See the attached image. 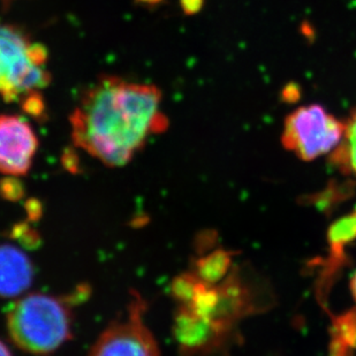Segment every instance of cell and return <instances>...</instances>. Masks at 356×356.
Here are the masks:
<instances>
[{
	"mask_svg": "<svg viewBox=\"0 0 356 356\" xmlns=\"http://www.w3.org/2000/svg\"><path fill=\"white\" fill-rule=\"evenodd\" d=\"M154 84L104 76L81 96L70 117L72 138L110 168L128 164L152 135L168 127Z\"/></svg>",
	"mask_w": 356,
	"mask_h": 356,
	"instance_id": "cell-1",
	"label": "cell"
},
{
	"mask_svg": "<svg viewBox=\"0 0 356 356\" xmlns=\"http://www.w3.org/2000/svg\"><path fill=\"white\" fill-rule=\"evenodd\" d=\"M70 302L47 294H29L7 315V331L15 346L28 353L47 355L72 338Z\"/></svg>",
	"mask_w": 356,
	"mask_h": 356,
	"instance_id": "cell-2",
	"label": "cell"
},
{
	"mask_svg": "<svg viewBox=\"0 0 356 356\" xmlns=\"http://www.w3.org/2000/svg\"><path fill=\"white\" fill-rule=\"evenodd\" d=\"M47 51L20 28L0 21V97L24 102L50 84Z\"/></svg>",
	"mask_w": 356,
	"mask_h": 356,
	"instance_id": "cell-3",
	"label": "cell"
},
{
	"mask_svg": "<svg viewBox=\"0 0 356 356\" xmlns=\"http://www.w3.org/2000/svg\"><path fill=\"white\" fill-rule=\"evenodd\" d=\"M345 124L321 105L299 108L286 118L282 145L302 161L332 152L343 140Z\"/></svg>",
	"mask_w": 356,
	"mask_h": 356,
	"instance_id": "cell-4",
	"label": "cell"
},
{
	"mask_svg": "<svg viewBox=\"0 0 356 356\" xmlns=\"http://www.w3.org/2000/svg\"><path fill=\"white\" fill-rule=\"evenodd\" d=\"M145 303L135 294L126 318L108 326L88 356H161L155 337L143 322Z\"/></svg>",
	"mask_w": 356,
	"mask_h": 356,
	"instance_id": "cell-5",
	"label": "cell"
},
{
	"mask_svg": "<svg viewBox=\"0 0 356 356\" xmlns=\"http://www.w3.org/2000/svg\"><path fill=\"white\" fill-rule=\"evenodd\" d=\"M38 149V134L26 119L0 115V173L27 175Z\"/></svg>",
	"mask_w": 356,
	"mask_h": 356,
	"instance_id": "cell-6",
	"label": "cell"
},
{
	"mask_svg": "<svg viewBox=\"0 0 356 356\" xmlns=\"http://www.w3.org/2000/svg\"><path fill=\"white\" fill-rule=\"evenodd\" d=\"M34 270L31 259L13 245H0V296L14 298L31 287Z\"/></svg>",
	"mask_w": 356,
	"mask_h": 356,
	"instance_id": "cell-7",
	"label": "cell"
},
{
	"mask_svg": "<svg viewBox=\"0 0 356 356\" xmlns=\"http://www.w3.org/2000/svg\"><path fill=\"white\" fill-rule=\"evenodd\" d=\"M330 161L345 175H356V110L345 124L343 140Z\"/></svg>",
	"mask_w": 356,
	"mask_h": 356,
	"instance_id": "cell-8",
	"label": "cell"
},
{
	"mask_svg": "<svg viewBox=\"0 0 356 356\" xmlns=\"http://www.w3.org/2000/svg\"><path fill=\"white\" fill-rule=\"evenodd\" d=\"M231 266L229 252H216L198 262V278L207 284H215L225 277Z\"/></svg>",
	"mask_w": 356,
	"mask_h": 356,
	"instance_id": "cell-9",
	"label": "cell"
},
{
	"mask_svg": "<svg viewBox=\"0 0 356 356\" xmlns=\"http://www.w3.org/2000/svg\"><path fill=\"white\" fill-rule=\"evenodd\" d=\"M356 238V210L334 222L329 231V241L333 252L339 254L343 245Z\"/></svg>",
	"mask_w": 356,
	"mask_h": 356,
	"instance_id": "cell-10",
	"label": "cell"
},
{
	"mask_svg": "<svg viewBox=\"0 0 356 356\" xmlns=\"http://www.w3.org/2000/svg\"><path fill=\"white\" fill-rule=\"evenodd\" d=\"M337 326L340 339L345 340L350 346L356 347V312H350L341 317Z\"/></svg>",
	"mask_w": 356,
	"mask_h": 356,
	"instance_id": "cell-11",
	"label": "cell"
},
{
	"mask_svg": "<svg viewBox=\"0 0 356 356\" xmlns=\"http://www.w3.org/2000/svg\"><path fill=\"white\" fill-rule=\"evenodd\" d=\"M0 356H12L6 345L0 340Z\"/></svg>",
	"mask_w": 356,
	"mask_h": 356,
	"instance_id": "cell-12",
	"label": "cell"
},
{
	"mask_svg": "<svg viewBox=\"0 0 356 356\" xmlns=\"http://www.w3.org/2000/svg\"><path fill=\"white\" fill-rule=\"evenodd\" d=\"M350 291H352L354 299L356 300V273L355 275H354L353 278H352V280H350Z\"/></svg>",
	"mask_w": 356,
	"mask_h": 356,
	"instance_id": "cell-13",
	"label": "cell"
},
{
	"mask_svg": "<svg viewBox=\"0 0 356 356\" xmlns=\"http://www.w3.org/2000/svg\"><path fill=\"white\" fill-rule=\"evenodd\" d=\"M138 1H141V3H159V1H161V0H138Z\"/></svg>",
	"mask_w": 356,
	"mask_h": 356,
	"instance_id": "cell-14",
	"label": "cell"
}]
</instances>
